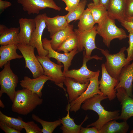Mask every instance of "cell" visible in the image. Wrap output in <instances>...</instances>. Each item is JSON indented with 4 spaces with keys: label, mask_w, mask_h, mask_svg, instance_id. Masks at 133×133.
I'll return each instance as SVG.
<instances>
[{
    "label": "cell",
    "mask_w": 133,
    "mask_h": 133,
    "mask_svg": "<svg viewBox=\"0 0 133 133\" xmlns=\"http://www.w3.org/2000/svg\"><path fill=\"white\" fill-rule=\"evenodd\" d=\"M107 99V97L102 94H97L85 100L82 105V109L85 111H93L97 114L99 117L97 121L87 125V127L95 126L99 131L108 122L119 119L120 110L108 111L101 105V101Z\"/></svg>",
    "instance_id": "1"
},
{
    "label": "cell",
    "mask_w": 133,
    "mask_h": 133,
    "mask_svg": "<svg viewBox=\"0 0 133 133\" xmlns=\"http://www.w3.org/2000/svg\"><path fill=\"white\" fill-rule=\"evenodd\" d=\"M43 102V99L37 94L23 88L16 91L12 110L19 114L26 115Z\"/></svg>",
    "instance_id": "2"
},
{
    "label": "cell",
    "mask_w": 133,
    "mask_h": 133,
    "mask_svg": "<svg viewBox=\"0 0 133 133\" xmlns=\"http://www.w3.org/2000/svg\"><path fill=\"white\" fill-rule=\"evenodd\" d=\"M126 49L124 46L118 52L113 54H110L107 49L100 50L106 58V61L104 64L107 71L112 77L118 80L122 68L131 62L126 58L124 52Z\"/></svg>",
    "instance_id": "3"
},
{
    "label": "cell",
    "mask_w": 133,
    "mask_h": 133,
    "mask_svg": "<svg viewBox=\"0 0 133 133\" xmlns=\"http://www.w3.org/2000/svg\"><path fill=\"white\" fill-rule=\"evenodd\" d=\"M115 20L108 16L101 24L97 26L98 34L102 38L103 43L109 49L111 42L113 39H117L121 40L128 37L123 29L116 26Z\"/></svg>",
    "instance_id": "4"
},
{
    "label": "cell",
    "mask_w": 133,
    "mask_h": 133,
    "mask_svg": "<svg viewBox=\"0 0 133 133\" xmlns=\"http://www.w3.org/2000/svg\"><path fill=\"white\" fill-rule=\"evenodd\" d=\"M4 68L0 72V97L3 94L6 93L12 102L13 101L18 81L17 76L13 71L9 61L4 66Z\"/></svg>",
    "instance_id": "5"
},
{
    "label": "cell",
    "mask_w": 133,
    "mask_h": 133,
    "mask_svg": "<svg viewBox=\"0 0 133 133\" xmlns=\"http://www.w3.org/2000/svg\"><path fill=\"white\" fill-rule=\"evenodd\" d=\"M38 59L42 66L44 71V75L50 77L51 81L59 87L63 89L65 95L68 99L66 90L64 87V81L66 78L62 70L64 66L57 64L52 61L47 56H36Z\"/></svg>",
    "instance_id": "6"
},
{
    "label": "cell",
    "mask_w": 133,
    "mask_h": 133,
    "mask_svg": "<svg viewBox=\"0 0 133 133\" xmlns=\"http://www.w3.org/2000/svg\"><path fill=\"white\" fill-rule=\"evenodd\" d=\"M25 62V68L31 72L33 77L37 78L44 74L43 67L34 53V48L30 45L21 43L17 45Z\"/></svg>",
    "instance_id": "7"
},
{
    "label": "cell",
    "mask_w": 133,
    "mask_h": 133,
    "mask_svg": "<svg viewBox=\"0 0 133 133\" xmlns=\"http://www.w3.org/2000/svg\"><path fill=\"white\" fill-rule=\"evenodd\" d=\"M97 25L89 30L83 32L79 31L78 29H75L74 31L78 37V43L77 50L79 52L83 51L84 48L85 49V55L87 57L91 56L93 50L95 49L99 50L96 45L95 39L98 34L97 30Z\"/></svg>",
    "instance_id": "8"
},
{
    "label": "cell",
    "mask_w": 133,
    "mask_h": 133,
    "mask_svg": "<svg viewBox=\"0 0 133 133\" xmlns=\"http://www.w3.org/2000/svg\"><path fill=\"white\" fill-rule=\"evenodd\" d=\"M83 55L82 66L80 69L68 70L64 73L65 77L72 78L76 81L82 83L89 82V79L94 76L98 72V71H93L88 69L86 65L87 62L93 59L102 60L103 58V57H99L97 55L86 57L85 55V51L83 52Z\"/></svg>",
    "instance_id": "9"
},
{
    "label": "cell",
    "mask_w": 133,
    "mask_h": 133,
    "mask_svg": "<svg viewBox=\"0 0 133 133\" xmlns=\"http://www.w3.org/2000/svg\"><path fill=\"white\" fill-rule=\"evenodd\" d=\"M47 16L46 13H44L37 15L34 18L36 27L30 44V45L36 48L38 55L42 57L47 56L49 52L43 48L42 39L43 31L46 26L45 18Z\"/></svg>",
    "instance_id": "10"
},
{
    "label": "cell",
    "mask_w": 133,
    "mask_h": 133,
    "mask_svg": "<svg viewBox=\"0 0 133 133\" xmlns=\"http://www.w3.org/2000/svg\"><path fill=\"white\" fill-rule=\"evenodd\" d=\"M100 73V71L98 70L96 75L89 79V83L86 90L75 100L70 103V111L76 112L85 100L96 94H102L99 88L98 78Z\"/></svg>",
    "instance_id": "11"
},
{
    "label": "cell",
    "mask_w": 133,
    "mask_h": 133,
    "mask_svg": "<svg viewBox=\"0 0 133 133\" xmlns=\"http://www.w3.org/2000/svg\"><path fill=\"white\" fill-rule=\"evenodd\" d=\"M42 44L44 48L48 51L47 56L49 58H52L56 59L58 62L62 63L63 65V73L68 70L71 65V62L75 55L79 51L76 48L71 51L68 53H61L54 50L51 47L50 40L45 38L42 39Z\"/></svg>",
    "instance_id": "12"
},
{
    "label": "cell",
    "mask_w": 133,
    "mask_h": 133,
    "mask_svg": "<svg viewBox=\"0 0 133 133\" xmlns=\"http://www.w3.org/2000/svg\"><path fill=\"white\" fill-rule=\"evenodd\" d=\"M101 76L99 81V88L104 95L107 96L110 101L116 97V90L115 88L118 85L119 80L111 76L107 71L104 63L101 65Z\"/></svg>",
    "instance_id": "13"
},
{
    "label": "cell",
    "mask_w": 133,
    "mask_h": 133,
    "mask_svg": "<svg viewBox=\"0 0 133 133\" xmlns=\"http://www.w3.org/2000/svg\"><path fill=\"white\" fill-rule=\"evenodd\" d=\"M21 4L23 10L29 15L39 14L41 10L50 8L60 11L61 8L58 6L54 0H17Z\"/></svg>",
    "instance_id": "14"
},
{
    "label": "cell",
    "mask_w": 133,
    "mask_h": 133,
    "mask_svg": "<svg viewBox=\"0 0 133 133\" xmlns=\"http://www.w3.org/2000/svg\"><path fill=\"white\" fill-rule=\"evenodd\" d=\"M116 90V97L121 105L119 119L127 121L133 116V98L129 96L122 87L119 88Z\"/></svg>",
    "instance_id": "15"
},
{
    "label": "cell",
    "mask_w": 133,
    "mask_h": 133,
    "mask_svg": "<svg viewBox=\"0 0 133 133\" xmlns=\"http://www.w3.org/2000/svg\"><path fill=\"white\" fill-rule=\"evenodd\" d=\"M18 22L20 29L18 36L20 43L30 45L31 37L36 29L35 19L21 18L19 19Z\"/></svg>",
    "instance_id": "16"
},
{
    "label": "cell",
    "mask_w": 133,
    "mask_h": 133,
    "mask_svg": "<svg viewBox=\"0 0 133 133\" xmlns=\"http://www.w3.org/2000/svg\"><path fill=\"white\" fill-rule=\"evenodd\" d=\"M50 77L43 75L35 78L32 79L25 76L20 82V85L23 88L28 89L37 94L40 98L42 96V90L45 83L48 80H51Z\"/></svg>",
    "instance_id": "17"
},
{
    "label": "cell",
    "mask_w": 133,
    "mask_h": 133,
    "mask_svg": "<svg viewBox=\"0 0 133 133\" xmlns=\"http://www.w3.org/2000/svg\"><path fill=\"white\" fill-rule=\"evenodd\" d=\"M119 82L115 88L116 89L123 87L127 95L132 98V87L133 82V61L122 68L118 79Z\"/></svg>",
    "instance_id": "18"
},
{
    "label": "cell",
    "mask_w": 133,
    "mask_h": 133,
    "mask_svg": "<svg viewBox=\"0 0 133 133\" xmlns=\"http://www.w3.org/2000/svg\"><path fill=\"white\" fill-rule=\"evenodd\" d=\"M89 82V81L82 83L72 78L66 77L64 83L66 87L68 100L70 103L75 100L86 90Z\"/></svg>",
    "instance_id": "19"
},
{
    "label": "cell",
    "mask_w": 133,
    "mask_h": 133,
    "mask_svg": "<svg viewBox=\"0 0 133 133\" xmlns=\"http://www.w3.org/2000/svg\"><path fill=\"white\" fill-rule=\"evenodd\" d=\"M126 0H110L107 9L108 16L121 23L126 19Z\"/></svg>",
    "instance_id": "20"
},
{
    "label": "cell",
    "mask_w": 133,
    "mask_h": 133,
    "mask_svg": "<svg viewBox=\"0 0 133 133\" xmlns=\"http://www.w3.org/2000/svg\"><path fill=\"white\" fill-rule=\"evenodd\" d=\"M20 27L8 28L3 24L0 25V45H17L20 43L18 35Z\"/></svg>",
    "instance_id": "21"
},
{
    "label": "cell",
    "mask_w": 133,
    "mask_h": 133,
    "mask_svg": "<svg viewBox=\"0 0 133 133\" xmlns=\"http://www.w3.org/2000/svg\"><path fill=\"white\" fill-rule=\"evenodd\" d=\"M68 14L63 16L57 15L51 17L47 16L45 18V23L50 37L58 32L66 28L68 25L67 19Z\"/></svg>",
    "instance_id": "22"
},
{
    "label": "cell",
    "mask_w": 133,
    "mask_h": 133,
    "mask_svg": "<svg viewBox=\"0 0 133 133\" xmlns=\"http://www.w3.org/2000/svg\"><path fill=\"white\" fill-rule=\"evenodd\" d=\"M17 45L13 44L2 45L0 47V68H2L6 63L11 60L23 57L22 55L17 53Z\"/></svg>",
    "instance_id": "23"
},
{
    "label": "cell",
    "mask_w": 133,
    "mask_h": 133,
    "mask_svg": "<svg viewBox=\"0 0 133 133\" xmlns=\"http://www.w3.org/2000/svg\"><path fill=\"white\" fill-rule=\"evenodd\" d=\"M67 111L66 116L61 119H60L62 126L60 128L63 133H80L82 125L88 118L86 116L84 120L80 125L76 124L74 119L70 116L69 111L70 109V103H68L66 108Z\"/></svg>",
    "instance_id": "24"
},
{
    "label": "cell",
    "mask_w": 133,
    "mask_h": 133,
    "mask_svg": "<svg viewBox=\"0 0 133 133\" xmlns=\"http://www.w3.org/2000/svg\"><path fill=\"white\" fill-rule=\"evenodd\" d=\"M73 29V25L68 24L66 28L58 32L50 37L52 48L56 51L62 43L74 32Z\"/></svg>",
    "instance_id": "25"
},
{
    "label": "cell",
    "mask_w": 133,
    "mask_h": 133,
    "mask_svg": "<svg viewBox=\"0 0 133 133\" xmlns=\"http://www.w3.org/2000/svg\"><path fill=\"white\" fill-rule=\"evenodd\" d=\"M116 120L110 121L105 124L99 131V133H126L129 126L127 121L121 122Z\"/></svg>",
    "instance_id": "26"
},
{
    "label": "cell",
    "mask_w": 133,
    "mask_h": 133,
    "mask_svg": "<svg viewBox=\"0 0 133 133\" xmlns=\"http://www.w3.org/2000/svg\"><path fill=\"white\" fill-rule=\"evenodd\" d=\"M90 10L96 23L100 25L108 16L107 10L102 5L91 2L87 5Z\"/></svg>",
    "instance_id": "27"
},
{
    "label": "cell",
    "mask_w": 133,
    "mask_h": 133,
    "mask_svg": "<svg viewBox=\"0 0 133 133\" xmlns=\"http://www.w3.org/2000/svg\"><path fill=\"white\" fill-rule=\"evenodd\" d=\"M79 20L78 30L80 32L92 29L96 23L91 12L88 8L84 10Z\"/></svg>",
    "instance_id": "28"
},
{
    "label": "cell",
    "mask_w": 133,
    "mask_h": 133,
    "mask_svg": "<svg viewBox=\"0 0 133 133\" xmlns=\"http://www.w3.org/2000/svg\"><path fill=\"white\" fill-rule=\"evenodd\" d=\"M0 121L20 132L27 123V122L24 121L22 118L19 116L17 118L10 117L4 114L0 111Z\"/></svg>",
    "instance_id": "29"
},
{
    "label": "cell",
    "mask_w": 133,
    "mask_h": 133,
    "mask_svg": "<svg viewBox=\"0 0 133 133\" xmlns=\"http://www.w3.org/2000/svg\"><path fill=\"white\" fill-rule=\"evenodd\" d=\"M32 118L34 120L39 123L42 125V131L43 133H52L55 129L61 124L59 119L58 120L53 122H49L44 120L38 116L33 114Z\"/></svg>",
    "instance_id": "30"
},
{
    "label": "cell",
    "mask_w": 133,
    "mask_h": 133,
    "mask_svg": "<svg viewBox=\"0 0 133 133\" xmlns=\"http://www.w3.org/2000/svg\"><path fill=\"white\" fill-rule=\"evenodd\" d=\"M78 43L77 36L74 31L58 49L56 51L58 52L63 51L65 53H68L77 48Z\"/></svg>",
    "instance_id": "31"
},
{
    "label": "cell",
    "mask_w": 133,
    "mask_h": 133,
    "mask_svg": "<svg viewBox=\"0 0 133 133\" xmlns=\"http://www.w3.org/2000/svg\"><path fill=\"white\" fill-rule=\"evenodd\" d=\"M87 2L86 0H81L75 9L71 12H68L67 19L68 24L73 20H79L85 10Z\"/></svg>",
    "instance_id": "32"
},
{
    "label": "cell",
    "mask_w": 133,
    "mask_h": 133,
    "mask_svg": "<svg viewBox=\"0 0 133 133\" xmlns=\"http://www.w3.org/2000/svg\"><path fill=\"white\" fill-rule=\"evenodd\" d=\"M26 133H42V129L33 121L27 122L26 124L24 127Z\"/></svg>",
    "instance_id": "33"
},
{
    "label": "cell",
    "mask_w": 133,
    "mask_h": 133,
    "mask_svg": "<svg viewBox=\"0 0 133 133\" xmlns=\"http://www.w3.org/2000/svg\"><path fill=\"white\" fill-rule=\"evenodd\" d=\"M128 37L129 38V46L126 50L127 52L126 58L131 61L133 60V33H129Z\"/></svg>",
    "instance_id": "34"
},
{
    "label": "cell",
    "mask_w": 133,
    "mask_h": 133,
    "mask_svg": "<svg viewBox=\"0 0 133 133\" xmlns=\"http://www.w3.org/2000/svg\"><path fill=\"white\" fill-rule=\"evenodd\" d=\"M66 4L65 10L71 12L75 9L79 4L80 1L78 0H61Z\"/></svg>",
    "instance_id": "35"
},
{
    "label": "cell",
    "mask_w": 133,
    "mask_h": 133,
    "mask_svg": "<svg viewBox=\"0 0 133 133\" xmlns=\"http://www.w3.org/2000/svg\"><path fill=\"white\" fill-rule=\"evenodd\" d=\"M125 14L126 19L133 17V0H126Z\"/></svg>",
    "instance_id": "36"
},
{
    "label": "cell",
    "mask_w": 133,
    "mask_h": 133,
    "mask_svg": "<svg viewBox=\"0 0 133 133\" xmlns=\"http://www.w3.org/2000/svg\"><path fill=\"white\" fill-rule=\"evenodd\" d=\"M0 128L6 133H20V132L0 121Z\"/></svg>",
    "instance_id": "37"
},
{
    "label": "cell",
    "mask_w": 133,
    "mask_h": 133,
    "mask_svg": "<svg viewBox=\"0 0 133 133\" xmlns=\"http://www.w3.org/2000/svg\"><path fill=\"white\" fill-rule=\"evenodd\" d=\"M121 23V25L129 33H133V21H129L125 20Z\"/></svg>",
    "instance_id": "38"
},
{
    "label": "cell",
    "mask_w": 133,
    "mask_h": 133,
    "mask_svg": "<svg viewBox=\"0 0 133 133\" xmlns=\"http://www.w3.org/2000/svg\"><path fill=\"white\" fill-rule=\"evenodd\" d=\"M80 133H99V131L95 126L88 128L81 127Z\"/></svg>",
    "instance_id": "39"
},
{
    "label": "cell",
    "mask_w": 133,
    "mask_h": 133,
    "mask_svg": "<svg viewBox=\"0 0 133 133\" xmlns=\"http://www.w3.org/2000/svg\"><path fill=\"white\" fill-rule=\"evenodd\" d=\"M11 5L12 4L10 2L6 0H0V14L5 9L11 6Z\"/></svg>",
    "instance_id": "40"
},
{
    "label": "cell",
    "mask_w": 133,
    "mask_h": 133,
    "mask_svg": "<svg viewBox=\"0 0 133 133\" xmlns=\"http://www.w3.org/2000/svg\"><path fill=\"white\" fill-rule=\"evenodd\" d=\"M110 0H99V4L103 6L107 9Z\"/></svg>",
    "instance_id": "41"
},
{
    "label": "cell",
    "mask_w": 133,
    "mask_h": 133,
    "mask_svg": "<svg viewBox=\"0 0 133 133\" xmlns=\"http://www.w3.org/2000/svg\"><path fill=\"white\" fill-rule=\"evenodd\" d=\"M0 107L2 108L5 107V105L0 99Z\"/></svg>",
    "instance_id": "42"
},
{
    "label": "cell",
    "mask_w": 133,
    "mask_h": 133,
    "mask_svg": "<svg viewBox=\"0 0 133 133\" xmlns=\"http://www.w3.org/2000/svg\"><path fill=\"white\" fill-rule=\"evenodd\" d=\"M125 20L129 21H133V17L130 18H126Z\"/></svg>",
    "instance_id": "43"
},
{
    "label": "cell",
    "mask_w": 133,
    "mask_h": 133,
    "mask_svg": "<svg viewBox=\"0 0 133 133\" xmlns=\"http://www.w3.org/2000/svg\"><path fill=\"white\" fill-rule=\"evenodd\" d=\"M93 2L95 4H99V0H93Z\"/></svg>",
    "instance_id": "44"
},
{
    "label": "cell",
    "mask_w": 133,
    "mask_h": 133,
    "mask_svg": "<svg viewBox=\"0 0 133 133\" xmlns=\"http://www.w3.org/2000/svg\"><path fill=\"white\" fill-rule=\"evenodd\" d=\"M132 92V98H133V83Z\"/></svg>",
    "instance_id": "45"
},
{
    "label": "cell",
    "mask_w": 133,
    "mask_h": 133,
    "mask_svg": "<svg viewBox=\"0 0 133 133\" xmlns=\"http://www.w3.org/2000/svg\"><path fill=\"white\" fill-rule=\"evenodd\" d=\"M130 133H133V130H132L130 132Z\"/></svg>",
    "instance_id": "46"
},
{
    "label": "cell",
    "mask_w": 133,
    "mask_h": 133,
    "mask_svg": "<svg viewBox=\"0 0 133 133\" xmlns=\"http://www.w3.org/2000/svg\"><path fill=\"white\" fill-rule=\"evenodd\" d=\"M79 1H80V0H78Z\"/></svg>",
    "instance_id": "47"
}]
</instances>
